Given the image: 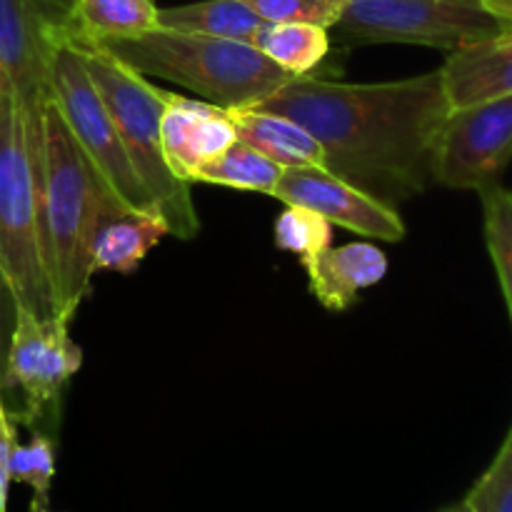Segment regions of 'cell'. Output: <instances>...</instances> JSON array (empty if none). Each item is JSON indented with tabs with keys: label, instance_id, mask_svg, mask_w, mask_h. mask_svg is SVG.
Wrapping results in <instances>:
<instances>
[{
	"label": "cell",
	"instance_id": "cell-1",
	"mask_svg": "<svg viewBox=\"0 0 512 512\" xmlns=\"http://www.w3.org/2000/svg\"><path fill=\"white\" fill-rule=\"evenodd\" d=\"M253 108L303 125L325 170L390 208L435 183V150L453 110L440 70L385 83L303 75Z\"/></svg>",
	"mask_w": 512,
	"mask_h": 512
},
{
	"label": "cell",
	"instance_id": "cell-2",
	"mask_svg": "<svg viewBox=\"0 0 512 512\" xmlns=\"http://www.w3.org/2000/svg\"><path fill=\"white\" fill-rule=\"evenodd\" d=\"M38 208L55 313L75 318L80 303L90 295V280L95 275L90 268V240L95 228L108 215L130 205L80 150L50 95L43 103Z\"/></svg>",
	"mask_w": 512,
	"mask_h": 512
},
{
	"label": "cell",
	"instance_id": "cell-3",
	"mask_svg": "<svg viewBox=\"0 0 512 512\" xmlns=\"http://www.w3.org/2000/svg\"><path fill=\"white\" fill-rule=\"evenodd\" d=\"M43 110L25 113L0 78V270L20 308L53 318L55 298L43 255L38 208V163Z\"/></svg>",
	"mask_w": 512,
	"mask_h": 512
},
{
	"label": "cell",
	"instance_id": "cell-4",
	"mask_svg": "<svg viewBox=\"0 0 512 512\" xmlns=\"http://www.w3.org/2000/svg\"><path fill=\"white\" fill-rule=\"evenodd\" d=\"M100 45L138 73L173 80L225 110L253 108L293 80L255 45L238 40L155 28Z\"/></svg>",
	"mask_w": 512,
	"mask_h": 512
},
{
	"label": "cell",
	"instance_id": "cell-5",
	"mask_svg": "<svg viewBox=\"0 0 512 512\" xmlns=\"http://www.w3.org/2000/svg\"><path fill=\"white\" fill-rule=\"evenodd\" d=\"M75 48L100 98L113 115L130 165L143 183L155 213L165 220L170 235L193 240L200 233V220L195 213L190 185L170 170L160 143V123L170 93L155 88L148 75L130 68L103 45L75 43Z\"/></svg>",
	"mask_w": 512,
	"mask_h": 512
},
{
	"label": "cell",
	"instance_id": "cell-6",
	"mask_svg": "<svg viewBox=\"0 0 512 512\" xmlns=\"http://www.w3.org/2000/svg\"><path fill=\"white\" fill-rule=\"evenodd\" d=\"M333 30L350 43H408L455 53L508 28L485 0H343Z\"/></svg>",
	"mask_w": 512,
	"mask_h": 512
},
{
	"label": "cell",
	"instance_id": "cell-7",
	"mask_svg": "<svg viewBox=\"0 0 512 512\" xmlns=\"http://www.w3.org/2000/svg\"><path fill=\"white\" fill-rule=\"evenodd\" d=\"M48 95L58 108L63 123L68 125L75 143L88 155L90 163L103 173L110 188L130 208L155 210L143 183L130 165L113 115H110L108 105L103 103L98 88L90 80L75 45H63L55 53L48 70Z\"/></svg>",
	"mask_w": 512,
	"mask_h": 512
},
{
	"label": "cell",
	"instance_id": "cell-8",
	"mask_svg": "<svg viewBox=\"0 0 512 512\" xmlns=\"http://www.w3.org/2000/svg\"><path fill=\"white\" fill-rule=\"evenodd\" d=\"M75 0H0V78L25 113L43 110L55 53L75 40Z\"/></svg>",
	"mask_w": 512,
	"mask_h": 512
},
{
	"label": "cell",
	"instance_id": "cell-9",
	"mask_svg": "<svg viewBox=\"0 0 512 512\" xmlns=\"http://www.w3.org/2000/svg\"><path fill=\"white\" fill-rule=\"evenodd\" d=\"M70 320L68 315L35 318L30 310L20 308L0 393L18 390L23 395V408L13 420L30 428L55 408L65 383L83 365V350L70 338Z\"/></svg>",
	"mask_w": 512,
	"mask_h": 512
},
{
	"label": "cell",
	"instance_id": "cell-10",
	"mask_svg": "<svg viewBox=\"0 0 512 512\" xmlns=\"http://www.w3.org/2000/svg\"><path fill=\"white\" fill-rule=\"evenodd\" d=\"M512 163V95L450 110L435 150V183L480 190L500 183Z\"/></svg>",
	"mask_w": 512,
	"mask_h": 512
},
{
	"label": "cell",
	"instance_id": "cell-11",
	"mask_svg": "<svg viewBox=\"0 0 512 512\" xmlns=\"http://www.w3.org/2000/svg\"><path fill=\"white\" fill-rule=\"evenodd\" d=\"M270 198L313 210L330 225H340L363 238L383 240V243H400L405 238V225L398 208L380 203L373 195L363 193L348 180L318 165L283 170Z\"/></svg>",
	"mask_w": 512,
	"mask_h": 512
},
{
	"label": "cell",
	"instance_id": "cell-12",
	"mask_svg": "<svg viewBox=\"0 0 512 512\" xmlns=\"http://www.w3.org/2000/svg\"><path fill=\"white\" fill-rule=\"evenodd\" d=\"M235 140L230 110L208 100L170 93L160 123V143L170 170L180 180L193 185L203 165L218 158Z\"/></svg>",
	"mask_w": 512,
	"mask_h": 512
},
{
	"label": "cell",
	"instance_id": "cell-13",
	"mask_svg": "<svg viewBox=\"0 0 512 512\" xmlns=\"http://www.w3.org/2000/svg\"><path fill=\"white\" fill-rule=\"evenodd\" d=\"M440 73L453 110L512 95V30L455 50Z\"/></svg>",
	"mask_w": 512,
	"mask_h": 512
},
{
	"label": "cell",
	"instance_id": "cell-14",
	"mask_svg": "<svg viewBox=\"0 0 512 512\" xmlns=\"http://www.w3.org/2000/svg\"><path fill=\"white\" fill-rule=\"evenodd\" d=\"M310 293L323 308L348 310L365 288H373L388 273V258L373 243H348L315 255L303 265Z\"/></svg>",
	"mask_w": 512,
	"mask_h": 512
},
{
	"label": "cell",
	"instance_id": "cell-15",
	"mask_svg": "<svg viewBox=\"0 0 512 512\" xmlns=\"http://www.w3.org/2000/svg\"><path fill=\"white\" fill-rule=\"evenodd\" d=\"M165 235L170 230L155 210L125 208L108 215L90 240V268L93 273H135Z\"/></svg>",
	"mask_w": 512,
	"mask_h": 512
},
{
	"label": "cell",
	"instance_id": "cell-16",
	"mask_svg": "<svg viewBox=\"0 0 512 512\" xmlns=\"http://www.w3.org/2000/svg\"><path fill=\"white\" fill-rule=\"evenodd\" d=\"M230 120H233L235 138L248 143L283 170L313 168V165L325 168L318 140L295 120L260 108L230 110Z\"/></svg>",
	"mask_w": 512,
	"mask_h": 512
},
{
	"label": "cell",
	"instance_id": "cell-17",
	"mask_svg": "<svg viewBox=\"0 0 512 512\" xmlns=\"http://www.w3.org/2000/svg\"><path fill=\"white\" fill-rule=\"evenodd\" d=\"M158 28L255 45L265 20L243 0H200L158 10Z\"/></svg>",
	"mask_w": 512,
	"mask_h": 512
},
{
	"label": "cell",
	"instance_id": "cell-18",
	"mask_svg": "<svg viewBox=\"0 0 512 512\" xmlns=\"http://www.w3.org/2000/svg\"><path fill=\"white\" fill-rule=\"evenodd\" d=\"M155 0H75V43L130 40L158 28Z\"/></svg>",
	"mask_w": 512,
	"mask_h": 512
},
{
	"label": "cell",
	"instance_id": "cell-19",
	"mask_svg": "<svg viewBox=\"0 0 512 512\" xmlns=\"http://www.w3.org/2000/svg\"><path fill=\"white\" fill-rule=\"evenodd\" d=\"M255 48L293 78L310 75L330 53L328 28L313 23H265Z\"/></svg>",
	"mask_w": 512,
	"mask_h": 512
},
{
	"label": "cell",
	"instance_id": "cell-20",
	"mask_svg": "<svg viewBox=\"0 0 512 512\" xmlns=\"http://www.w3.org/2000/svg\"><path fill=\"white\" fill-rule=\"evenodd\" d=\"M280 175H283V168L278 163L265 158L263 153L250 148L243 140H235L218 158L203 165L195 183L225 185V188L270 195L275 185H278Z\"/></svg>",
	"mask_w": 512,
	"mask_h": 512
},
{
	"label": "cell",
	"instance_id": "cell-21",
	"mask_svg": "<svg viewBox=\"0 0 512 512\" xmlns=\"http://www.w3.org/2000/svg\"><path fill=\"white\" fill-rule=\"evenodd\" d=\"M478 195L483 203L485 245H488L512 320V190L498 183L480 190Z\"/></svg>",
	"mask_w": 512,
	"mask_h": 512
},
{
	"label": "cell",
	"instance_id": "cell-22",
	"mask_svg": "<svg viewBox=\"0 0 512 512\" xmlns=\"http://www.w3.org/2000/svg\"><path fill=\"white\" fill-rule=\"evenodd\" d=\"M330 243H333V225L313 210L285 205L275 220V245L285 253L298 255L303 265L328 250Z\"/></svg>",
	"mask_w": 512,
	"mask_h": 512
},
{
	"label": "cell",
	"instance_id": "cell-23",
	"mask_svg": "<svg viewBox=\"0 0 512 512\" xmlns=\"http://www.w3.org/2000/svg\"><path fill=\"white\" fill-rule=\"evenodd\" d=\"M53 475L55 448L48 435L35 433L28 445H15L10 458V483H23L33 490L30 512H48Z\"/></svg>",
	"mask_w": 512,
	"mask_h": 512
},
{
	"label": "cell",
	"instance_id": "cell-24",
	"mask_svg": "<svg viewBox=\"0 0 512 512\" xmlns=\"http://www.w3.org/2000/svg\"><path fill=\"white\" fill-rule=\"evenodd\" d=\"M468 512H512V425L490 468L463 500Z\"/></svg>",
	"mask_w": 512,
	"mask_h": 512
},
{
	"label": "cell",
	"instance_id": "cell-25",
	"mask_svg": "<svg viewBox=\"0 0 512 512\" xmlns=\"http://www.w3.org/2000/svg\"><path fill=\"white\" fill-rule=\"evenodd\" d=\"M265 23H313L333 30L343 0H243Z\"/></svg>",
	"mask_w": 512,
	"mask_h": 512
},
{
	"label": "cell",
	"instance_id": "cell-26",
	"mask_svg": "<svg viewBox=\"0 0 512 512\" xmlns=\"http://www.w3.org/2000/svg\"><path fill=\"white\" fill-rule=\"evenodd\" d=\"M20 303L15 298L13 285L8 283L5 273L0 270V380H3L5 363H8V350L13 343L15 325H18Z\"/></svg>",
	"mask_w": 512,
	"mask_h": 512
},
{
	"label": "cell",
	"instance_id": "cell-27",
	"mask_svg": "<svg viewBox=\"0 0 512 512\" xmlns=\"http://www.w3.org/2000/svg\"><path fill=\"white\" fill-rule=\"evenodd\" d=\"M18 445L15 438V420L8 413L0 393V512H8V490H10V458Z\"/></svg>",
	"mask_w": 512,
	"mask_h": 512
},
{
	"label": "cell",
	"instance_id": "cell-28",
	"mask_svg": "<svg viewBox=\"0 0 512 512\" xmlns=\"http://www.w3.org/2000/svg\"><path fill=\"white\" fill-rule=\"evenodd\" d=\"M485 5H488L490 13H493L505 28L512 30V0H485Z\"/></svg>",
	"mask_w": 512,
	"mask_h": 512
},
{
	"label": "cell",
	"instance_id": "cell-29",
	"mask_svg": "<svg viewBox=\"0 0 512 512\" xmlns=\"http://www.w3.org/2000/svg\"><path fill=\"white\" fill-rule=\"evenodd\" d=\"M440 512H468V510H465V505L460 503V505H453V508H445V510H440Z\"/></svg>",
	"mask_w": 512,
	"mask_h": 512
}]
</instances>
